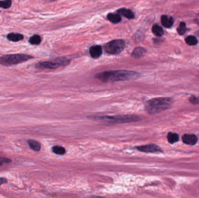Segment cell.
<instances>
[{
  "mask_svg": "<svg viewBox=\"0 0 199 198\" xmlns=\"http://www.w3.org/2000/svg\"><path fill=\"white\" fill-rule=\"evenodd\" d=\"M125 47V43L123 40H113L105 46V51L110 54L117 55L120 54Z\"/></svg>",
  "mask_w": 199,
  "mask_h": 198,
  "instance_id": "cell-5",
  "label": "cell"
},
{
  "mask_svg": "<svg viewBox=\"0 0 199 198\" xmlns=\"http://www.w3.org/2000/svg\"><path fill=\"white\" fill-rule=\"evenodd\" d=\"M33 57L26 54L6 55L0 58V64L4 66H9L28 61Z\"/></svg>",
  "mask_w": 199,
  "mask_h": 198,
  "instance_id": "cell-3",
  "label": "cell"
},
{
  "mask_svg": "<svg viewBox=\"0 0 199 198\" xmlns=\"http://www.w3.org/2000/svg\"><path fill=\"white\" fill-rule=\"evenodd\" d=\"M95 198H103V197H95Z\"/></svg>",
  "mask_w": 199,
  "mask_h": 198,
  "instance_id": "cell-27",
  "label": "cell"
},
{
  "mask_svg": "<svg viewBox=\"0 0 199 198\" xmlns=\"http://www.w3.org/2000/svg\"><path fill=\"white\" fill-rule=\"evenodd\" d=\"M8 39L14 42H17L20 40H22L23 39V36L20 34H18V33H10L7 36Z\"/></svg>",
  "mask_w": 199,
  "mask_h": 198,
  "instance_id": "cell-15",
  "label": "cell"
},
{
  "mask_svg": "<svg viewBox=\"0 0 199 198\" xmlns=\"http://www.w3.org/2000/svg\"><path fill=\"white\" fill-rule=\"evenodd\" d=\"M12 161L11 159H10L8 158H1L0 157V166H2L4 164L6 163H10Z\"/></svg>",
  "mask_w": 199,
  "mask_h": 198,
  "instance_id": "cell-24",
  "label": "cell"
},
{
  "mask_svg": "<svg viewBox=\"0 0 199 198\" xmlns=\"http://www.w3.org/2000/svg\"><path fill=\"white\" fill-rule=\"evenodd\" d=\"M168 141L170 143H174L179 140V135L176 133L169 132L167 135Z\"/></svg>",
  "mask_w": 199,
  "mask_h": 198,
  "instance_id": "cell-17",
  "label": "cell"
},
{
  "mask_svg": "<svg viewBox=\"0 0 199 198\" xmlns=\"http://www.w3.org/2000/svg\"><path fill=\"white\" fill-rule=\"evenodd\" d=\"M11 4H12V2L10 0L0 1V7L4 8V9H7V8H9L11 7Z\"/></svg>",
  "mask_w": 199,
  "mask_h": 198,
  "instance_id": "cell-23",
  "label": "cell"
},
{
  "mask_svg": "<svg viewBox=\"0 0 199 198\" xmlns=\"http://www.w3.org/2000/svg\"><path fill=\"white\" fill-rule=\"evenodd\" d=\"M139 77V74L134 71L116 70L104 72L97 74L95 77L105 83L134 80Z\"/></svg>",
  "mask_w": 199,
  "mask_h": 198,
  "instance_id": "cell-1",
  "label": "cell"
},
{
  "mask_svg": "<svg viewBox=\"0 0 199 198\" xmlns=\"http://www.w3.org/2000/svg\"><path fill=\"white\" fill-rule=\"evenodd\" d=\"M118 13H119V15H121L128 19H133L134 17V13L132 11L130 10L126 9V8H121V9L118 10Z\"/></svg>",
  "mask_w": 199,
  "mask_h": 198,
  "instance_id": "cell-11",
  "label": "cell"
},
{
  "mask_svg": "<svg viewBox=\"0 0 199 198\" xmlns=\"http://www.w3.org/2000/svg\"><path fill=\"white\" fill-rule=\"evenodd\" d=\"M185 41L186 44L189 46H195L198 43L197 38L193 36H188L185 39Z\"/></svg>",
  "mask_w": 199,
  "mask_h": 198,
  "instance_id": "cell-18",
  "label": "cell"
},
{
  "mask_svg": "<svg viewBox=\"0 0 199 198\" xmlns=\"http://www.w3.org/2000/svg\"><path fill=\"white\" fill-rule=\"evenodd\" d=\"M186 23L185 22H181L179 25V26H178V29H177V31L178 32V33L180 34V35H183L186 30Z\"/></svg>",
  "mask_w": 199,
  "mask_h": 198,
  "instance_id": "cell-22",
  "label": "cell"
},
{
  "mask_svg": "<svg viewBox=\"0 0 199 198\" xmlns=\"http://www.w3.org/2000/svg\"><path fill=\"white\" fill-rule=\"evenodd\" d=\"M59 66H67L71 62V61L65 57L58 58L56 59Z\"/></svg>",
  "mask_w": 199,
  "mask_h": 198,
  "instance_id": "cell-19",
  "label": "cell"
},
{
  "mask_svg": "<svg viewBox=\"0 0 199 198\" xmlns=\"http://www.w3.org/2000/svg\"><path fill=\"white\" fill-rule=\"evenodd\" d=\"M29 147L35 151H39L41 149V145L38 142L36 141L33 140H29L28 141Z\"/></svg>",
  "mask_w": 199,
  "mask_h": 198,
  "instance_id": "cell-14",
  "label": "cell"
},
{
  "mask_svg": "<svg viewBox=\"0 0 199 198\" xmlns=\"http://www.w3.org/2000/svg\"><path fill=\"white\" fill-rule=\"evenodd\" d=\"M136 149L140 152L146 153H155L162 152L161 148L155 144H149L146 145L139 146L136 147Z\"/></svg>",
  "mask_w": 199,
  "mask_h": 198,
  "instance_id": "cell-6",
  "label": "cell"
},
{
  "mask_svg": "<svg viewBox=\"0 0 199 198\" xmlns=\"http://www.w3.org/2000/svg\"><path fill=\"white\" fill-rule=\"evenodd\" d=\"M7 182V179L5 178H1L0 179V185H2L3 184H5Z\"/></svg>",
  "mask_w": 199,
  "mask_h": 198,
  "instance_id": "cell-26",
  "label": "cell"
},
{
  "mask_svg": "<svg viewBox=\"0 0 199 198\" xmlns=\"http://www.w3.org/2000/svg\"><path fill=\"white\" fill-rule=\"evenodd\" d=\"M52 151L54 153H56L57 155H64L66 152L65 148L62 147V146H53V148H52Z\"/></svg>",
  "mask_w": 199,
  "mask_h": 198,
  "instance_id": "cell-20",
  "label": "cell"
},
{
  "mask_svg": "<svg viewBox=\"0 0 199 198\" xmlns=\"http://www.w3.org/2000/svg\"><path fill=\"white\" fill-rule=\"evenodd\" d=\"M96 119L116 123H130L134 122H138L140 120L139 117L133 115L102 116V117H98L97 118H96Z\"/></svg>",
  "mask_w": 199,
  "mask_h": 198,
  "instance_id": "cell-4",
  "label": "cell"
},
{
  "mask_svg": "<svg viewBox=\"0 0 199 198\" xmlns=\"http://www.w3.org/2000/svg\"><path fill=\"white\" fill-rule=\"evenodd\" d=\"M41 37L38 35H34L29 39V43L33 45H38L41 43Z\"/></svg>",
  "mask_w": 199,
  "mask_h": 198,
  "instance_id": "cell-21",
  "label": "cell"
},
{
  "mask_svg": "<svg viewBox=\"0 0 199 198\" xmlns=\"http://www.w3.org/2000/svg\"><path fill=\"white\" fill-rule=\"evenodd\" d=\"M153 34L157 36H162L164 34V30L162 28L158 25H154L152 28Z\"/></svg>",
  "mask_w": 199,
  "mask_h": 198,
  "instance_id": "cell-16",
  "label": "cell"
},
{
  "mask_svg": "<svg viewBox=\"0 0 199 198\" xmlns=\"http://www.w3.org/2000/svg\"><path fill=\"white\" fill-rule=\"evenodd\" d=\"M60 67L58 65L57 61L55 59L51 62H39L36 67L38 69H54Z\"/></svg>",
  "mask_w": 199,
  "mask_h": 198,
  "instance_id": "cell-7",
  "label": "cell"
},
{
  "mask_svg": "<svg viewBox=\"0 0 199 198\" xmlns=\"http://www.w3.org/2000/svg\"><path fill=\"white\" fill-rule=\"evenodd\" d=\"M146 53V50L142 47L136 48L132 54V56L135 58H139L143 57Z\"/></svg>",
  "mask_w": 199,
  "mask_h": 198,
  "instance_id": "cell-12",
  "label": "cell"
},
{
  "mask_svg": "<svg viewBox=\"0 0 199 198\" xmlns=\"http://www.w3.org/2000/svg\"><path fill=\"white\" fill-rule=\"evenodd\" d=\"M189 101L193 104H196L199 102V98L195 96H191L190 97Z\"/></svg>",
  "mask_w": 199,
  "mask_h": 198,
  "instance_id": "cell-25",
  "label": "cell"
},
{
  "mask_svg": "<svg viewBox=\"0 0 199 198\" xmlns=\"http://www.w3.org/2000/svg\"><path fill=\"white\" fill-rule=\"evenodd\" d=\"M107 18L109 21H110L111 23H113L115 24L119 23L122 20L120 15L114 14V13H109L107 15Z\"/></svg>",
  "mask_w": 199,
  "mask_h": 198,
  "instance_id": "cell-13",
  "label": "cell"
},
{
  "mask_svg": "<svg viewBox=\"0 0 199 198\" xmlns=\"http://www.w3.org/2000/svg\"><path fill=\"white\" fill-rule=\"evenodd\" d=\"M89 52L91 57L96 59L101 55L103 53V48L100 46H92L89 49Z\"/></svg>",
  "mask_w": 199,
  "mask_h": 198,
  "instance_id": "cell-9",
  "label": "cell"
},
{
  "mask_svg": "<svg viewBox=\"0 0 199 198\" xmlns=\"http://www.w3.org/2000/svg\"><path fill=\"white\" fill-rule=\"evenodd\" d=\"M173 102V100L171 98H154L146 103L145 109L149 114H157L170 108Z\"/></svg>",
  "mask_w": 199,
  "mask_h": 198,
  "instance_id": "cell-2",
  "label": "cell"
},
{
  "mask_svg": "<svg viewBox=\"0 0 199 198\" xmlns=\"http://www.w3.org/2000/svg\"><path fill=\"white\" fill-rule=\"evenodd\" d=\"M182 141L186 144L194 145L197 143L198 138L194 134H185L182 137Z\"/></svg>",
  "mask_w": 199,
  "mask_h": 198,
  "instance_id": "cell-8",
  "label": "cell"
},
{
  "mask_svg": "<svg viewBox=\"0 0 199 198\" xmlns=\"http://www.w3.org/2000/svg\"><path fill=\"white\" fill-rule=\"evenodd\" d=\"M161 23L165 28H170L173 24V19L167 15H162L161 16Z\"/></svg>",
  "mask_w": 199,
  "mask_h": 198,
  "instance_id": "cell-10",
  "label": "cell"
}]
</instances>
